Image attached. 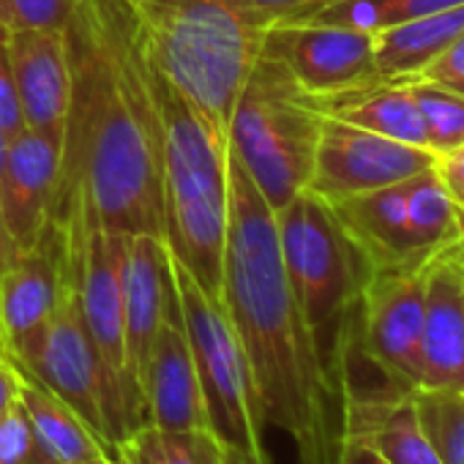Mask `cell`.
<instances>
[{"mask_svg": "<svg viewBox=\"0 0 464 464\" xmlns=\"http://www.w3.org/2000/svg\"><path fill=\"white\" fill-rule=\"evenodd\" d=\"M218 301L246 355L266 426L285 431L298 464H336L339 393L290 287L276 210L229 153V227Z\"/></svg>", "mask_w": 464, "mask_h": 464, "instance_id": "7a4b0ae2", "label": "cell"}, {"mask_svg": "<svg viewBox=\"0 0 464 464\" xmlns=\"http://www.w3.org/2000/svg\"><path fill=\"white\" fill-rule=\"evenodd\" d=\"M464 31V6L396 23L372 36L380 80L418 77Z\"/></svg>", "mask_w": 464, "mask_h": 464, "instance_id": "44dd1931", "label": "cell"}, {"mask_svg": "<svg viewBox=\"0 0 464 464\" xmlns=\"http://www.w3.org/2000/svg\"><path fill=\"white\" fill-rule=\"evenodd\" d=\"M66 42L72 102L58 202L80 197L107 229L161 236L159 121L129 0H77Z\"/></svg>", "mask_w": 464, "mask_h": 464, "instance_id": "6da1fadb", "label": "cell"}, {"mask_svg": "<svg viewBox=\"0 0 464 464\" xmlns=\"http://www.w3.org/2000/svg\"><path fill=\"white\" fill-rule=\"evenodd\" d=\"M317 112L358 129L426 148V129L407 80H372L339 93L309 96Z\"/></svg>", "mask_w": 464, "mask_h": 464, "instance_id": "ffe728a7", "label": "cell"}, {"mask_svg": "<svg viewBox=\"0 0 464 464\" xmlns=\"http://www.w3.org/2000/svg\"><path fill=\"white\" fill-rule=\"evenodd\" d=\"M0 464H53L39 448L34 426L20 404L0 415Z\"/></svg>", "mask_w": 464, "mask_h": 464, "instance_id": "484cf974", "label": "cell"}, {"mask_svg": "<svg viewBox=\"0 0 464 464\" xmlns=\"http://www.w3.org/2000/svg\"><path fill=\"white\" fill-rule=\"evenodd\" d=\"M69 290L63 238L58 221L34 244L20 252L9 268L0 271V331L4 350L20 347L36 331H42L61 309Z\"/></svg>", "mask_w": 464, "mask_h": 464, "instance_id": "9a60e30c", "label": "cell"}, {"mask_svg": "<svg viewBox=\"0 0 464 464\" xmlns=\"http://www.w3.org/2000/svg\"><path fill=\"white\" fill-rule=\"evenodd\" d=\"M420 423L442 464H464V391H415Z\"/></svg>", "mask_w": 464, "mask_h": 464, "instance_id": "d4e9b609", "label": "cell"}, {"mask_svg": "<svg viewBox=\"0 0 464 464\" xmlns=\"http://www.w3.org/2000/svg\"><path fill=\"white\" fill-rule=\"evenodd\" d=\"M0 350H4V331H0Z\"/></svg>", "mask_w": 464, "mask_h": 464, "instance_id": "ab89813d", "label": "cell"}, {"mask_svg": "<svg viewBox=\"0 0 464 464\" xmlns=\"http://www.w3.org/2000/svg\"><path fill=\"white\" fill-rule=\"evenodd\" d=\"M415 391H464V268L453 246L429 266Z\"/></svg>", "mask_w": 464, "mask_h": 464, "instance_id": "2e32d148", "label": "cell"}, {"mask_svg": "<svg viewBox=\"0 0 464 464\" xmlns=\"http://www.w3.org/2000/svg\"><path fill=\"white\" fill-rule=\"evenodd\" d=\"M23 129H25V118H23V107L17 99V88H14V77H12V66L6 55V42H0V142L6 145Z\"/></svg>", "mask_w": 464, "mask_h": 464, "instance_id": "83f0119b", "label": "cell"}, {"mask_svg": "<svg viewBox=\"0 0 464 464\" xmlns=\"http://www.w3.org/2000/svg\"><path fill=\"white\" fill-rule=\"evenodd\" d=\"M453 257H456V263L464 268V238H461L459 244H453Z\"/></svg>", "mask_w": 464, "mask_h": 464, "instance_id": "74e56055", "label": "cell"}, {"mask_svg": "<svg viewBox=\"0 0 464 464\" xmlns=\"http://www.w3.org/2000/svg\"><path fill=\"white\" fill-rule=\"evenodd\" d=\"M263 53L279 61L306 96H328L377 80L372 36L342 25L312 20L271 25Z\"/></svg>", "mask_w": 464, "mask_h": 464, "instance_id": "4fadbf2b", "label": "cell"}, {"mask_svg": "<svg viewBox=\"0 0 464 464\" xmlns=\"http://www.w3.org/2000/svg\"><path fill=\"white\" fill-rule=\"evenodd\" d=\"M148 82L159 121L161 238L169 257L218 298L229 227V148L150 63Z\"/></svg>", "mask_w": 464, "mask_h": 464, "instance_id": "277c9868", "label": "cell"}, {"mask_svg": "<svg viewBox=\"0 0 464 464\" xmlns=\"http://www.w3.org/2000/svg\"><path fill=\"white\" fill-rule=\"evenodd\" d=\"M85 464H123V461H121V459L115 461V459H112L110 453H102V456H96V459H88Z\"/></svg>", "mask_w": 464, "mask_h": 464, "instance_id": "8d00e7d4", "label": "cell"}, {"mask_svg": "<svg viewBox=\"0 0 464 464\" xmlns=\"http://www.w3.org/2000/svg\"><path fill=\"white\" fill-rule=\"evenodd\" d=\"M6 36H9V28L0 23V42H6Z\"/></svg>", "mask_w": 464, "mask_h": 464, "instance_id": "f35d334b", "label": "cell"}, {"mask_svg": "<svg viewBox=\"0 0 464 464\" xmlns=\"http://www.w3.org/2000/svg\"><path fill=\"white\" fill-rule=\"evenodd\" d=\"M434 172H437L445 194L450 197V202L459 210H464V145H459L448 153H440L434 161Z\"/></svg>", "mask_w": 464, "mask_h": 464, "instance_id": "1f68e13d", "label": "cell"}, {"mask_svg": "<svg viewBox=\"0 0 464 464\" xmlns=\"http://www.w3.org/2000/svg\"><path fill=\"white\" fill-rule=\"evenodd\" d=\"M9 355L28 380L69 404L110 450L123 442L110 382L85 328L72 282L55 317L20 347L9 350Z\"/></svg>", "mask_w": 464, "mask_h": 464, "instance_id": "8fae6325", "label": "cell"}, {"mask_svg": "<svg viewBox=\"0 0 464 464\" xmlns=\"http://www.w3.org/2000/svg\"><path fill=\"white\" fill-rule=\"evenodd\" d=\"M63 263L91 342L104 366L123 440L145 423L142 396L129 374L123 325V252L129 232L107 229L80 197L58 202ZM121 445V442H118Z\"/></svg>", "mask_w": 464, "mask_h": 464, "instance_id": "52a82bcc", "label": "cell"}, {"mask_svg": "<svg viewBox=\"0 0 464 464\" xmlns=\"http://www.w3.org/2000/svg\"><path fill=\"white\" fill-rule=\"evenodd\" d=\"M336 464H385V461L377 456V450L366 442L363 434H358L355 429H342Z\"/></svg>", "mask_w": 464, "mask_h": 464, "instance_id": "d6a6232c", "label": "cell"}, {"mask_svg": "<svg viewBox=\"0 0 464 464\" xmlns=\"http://www.w3.org/2000/svg\"><path fill=\"white\" fill-rule=\"evenodd\" d=\"M0 156H4V142H0ZM14 257H17V255H14V246H12V241H9V236H6L4 216H0V271L9 268Z\"/></svg>", "mask_w": 464, "mask_h": 464, "instance_id": "d590c367", "label": "cell"}, {"mask_svg": "<svg viewBox=\"0 0 464 464\" xmlns=\"http://www.w3.org/2000/svg\"><path fill=\"white\" fill-rule=\"evenodd\" d=\"M112 450L123 464H221L224 442L210 429L167 431L142 423Z\"/></svg>", "mask_w": 464, "mask_h": 464, "instance_id": "603a6c76", "label": "cell"}, {"mask_svg": "<svg viewBox=\"0 0 464 464\" xmlns=\"http://www.w3.org/2000/svg\"><path fill=\"white\" fill-rule=\"evenodd\" d=\"M434 161L437 156L429 148L407 145L323 115L306 188L325 202H336L407 180L431 169Z\"/></svg>", "mask_w": 464, "mask_h": 464, "instance_id": "7c38bea8", "label": "cell"}, {"mask_svg": "<svg viewBox=\"0 0 464 464\" xmlns=\"http://www.w3.org/2000/svg\"><path fill=\"white\" fill-rule=\"evenodd\" d=\"M429 266L431 260L369 271L336 363L350 358L372 372L366 382L415 391Z\"/></svg>", "mask_w": 464, "mask_h": 464, "instance_id": "30bf717a", "label": "cell"}, {"mask_svg": "<svg viewBox=\"0 0 464 464\" xmlns=\"http://www.w3.org/2000/svg\"><path fill=\"white\" fill-rule=\"evenodd\" d=\"M426 129V148L440 156L464 145V96L429 80H407Z\"/></svg>", "mask_w": 464, "mask_h": 464, "instance_id": "cb8c5ba5", "label": "cell"}, {"mask_svg": "<svg viewBox=\"0 0 464 464\" xmlns=\"http://www.w3.org/2000/svg\"><path fill=\"white\" fill-rule=\"evenodd\" d=\"M380 6H382V23L388 28L396 23H407V20H418V17L464 6V0H380Z\"/></svg>", "mask_w": 464, "mask_h": 464, "instance_id": "4dcf8cb0", "label": "cell"}, {"mask_svg": "<svg viewBox=\"0 0 464 464\" xmlns=\"http://www.w3.org/2000/svg\"><path fill=\"white\" fill-rule=\"evenodd\" d=\"M323 115L285 66L260 50L227 126V148L279 210L306 191Z\"/></svg>", "mask_w": 464, "mask_h": 464, "instance_id": "5b68a950", "label": "cell"}, {"mask_svg": "<svg viewBox=\"0 0 464 464\" xmlns=\"http://www.w3.org/2000/svg\"><path fill=\"white\" fill-rule=\"evenodd\" d=\"M418 80H429L464 96V31L418 74Z\"/></svg>", "mask_w": 464, "mask_h": 464, "instance_id": "f1b7e54d", "label": "cell"}, {"mask_svg": "<svg viewBox=\"0 0 464 464\" xmlns=\"http://www.w3.org/2000/svg\"><path fill=\"white\" fill-rule=\"evenodd\" d=\"M63 175V131L23 129L0 156V216L14 255L39 244L55 221Z\"/></svg>", "mask_w": 464, "mask_h": 464, "instance_id": "5bb4252c", "label": "cell"}, {"mask_svg": "<svg viewBox=\"0 0 464 464\" xmlns=\"http://www.w3.org/2000/svg\"><path fill=\"white\" fill-rule=\"evenodd\" d=\"M140 396L145 404V423L156 429H208L205 399L180 323L178 298L148 353L140 377Z\"/></svg>", "mask_w": 464, "mask_h": 464, "instance_id": "d6986e66", "label": "cell"}, {"mask_svg": "<svg viewBox=\"0 0 464 464\" xmlns=\"http://www.w3.org/2000/svg\"><path fill=\"white\" fill-rule=\"evenodd\" d=\"M6 55L28 129L63 131L72 102V63L66 31L12 28Z\"/></svg>", "mask_w": 464, "mask_h": 464, "instance_id": "ac0fdd59", "label": "cell"}, {"mask_svg": "<svg viewBox=\"0 0 464 464\" xmlns=\"http://www.w3.org/2000/svg\"><path fill=\"white\" fill-rule=\"evenodd\" d=\"M148 63L227 142L236 99L252 74L266 25L244 0H129Z\"/></svg>", "mask_w": 464, "mask_h": 464, "instance_id": "3957f363", "label": "cell"}, {"mask_svg": "<svg viewBox=\"0 0 464 464\" xmlns=\"http://www.w3.org/2000/svg\"><path fill=\"white\" fill-rule=\"evenodd\" d=\"M172 282L205 399L208 429L229 448H238L255 459L271 456L263 440L266 423L257 407L255 380L221 301L210 298L175 260Z\"/></svg>", "mask_w": 464, "mask_h": 464, "instance_id": "9c48e42d", "label": "cell"}, {"mask_svg": "<svg viewBox=\"0 0 464 464\" xmlns=\"http://www.w3.org/2000/svg\"><path fill=\"white\" fill-rule=\"evenodd\" d=\"M23 380H25V374L12 361V355L6 350H0V415H6L9 410H14L20 404Z\"/></svg>", "mask_w": 464, "mask_h": 464, "instance_id": "836d02e7", "label": "cell"}, {"mask_svg": "<svg viewBox=\"0 0 464 464\" xmlns=\"http://www.w3.org/2000/svg\"><path fill=\"white\" fill-rule=\"evenodd\" d=\"M20 407L34 426L39 448L53 464H85L110 450L69 404L28 377L23 380Z\"/></svg>", "mask_w": 464, "mask_h": 464, "instance_id": "7402d4cb", "label": "cell"}, {"mask_svg": "<svg viewBox=\"0 0 464 464\" xmlns=\"http://www.w3.org/2000/svg\"><path fill=\"white\" fill-rule=\"evenodd\" d=\"M328 0H244V6L266 25H279V23H298L314 14Z\"/></svg>", "mask_w": 464, "mask_h": 464, "instance_id": "f546056e", "label": "cell"}, {"mask_svg": "<svg viewBox=\"0 0 464 464\" xmlns=\"http://www.w3.org/2000/svg\"><path fill=\"white\" fill-rule=\"evenodd\" d=\"M77 0H6L12 28H47L66 31L74 17Z\"/></svg>", "mask_w": 464, "mask_h": 464, "instance_id": "4316f807", "label": "cell"}, {"mask_svg": "<svg viewBox=\"0 0 464 464\" xmlns=\"http://www.w3.org/2000/svg\"><path fill=\"white\" fill-rule=\"evenodd\" d=\"M221 464H274V461H271V456L255 459V456H249V453H244V450H238V448L224 445V450H221Z\"/></svg>", "mask_w": 464, "mask_h": 464, "instance_id": "e575fe53", "label": "cell"}, {"mask_svg": "<svg viewBox=\"0 0 464 464\" xmlns=\"http://www.w3.org/2000/svg\"><path fill=\"white\" fill-rule=\"evenodd\" d=\"M276 232L290 287L334 377L369 268L331 205L309 188L276 210Z\"/></svg>", "mask_w": 464, "mask_h": 464, "instance_id": "8992f818", "label": "cell"}, {"mask_svg": "<svg viewBox=\"0 0 464 464\" xmlns=\"http://www.w3.org/2000/svg\"><path fill=\"white\" fill-rule=\"evenodd\" d=\"M328 205L369 271L434 260L464 238L461 213L434 167Z\"/></svg>", "mask_w": 464, "mask_h": 464, "instance_id": "ba28073f", "label": "cell"}, {"mask_svg": "<svg viewBox=\"0 0 464 464\" xmlns=\"http://www.w3.org/2000/svg\"><path fill=\"white\" fill-rule=\"evenodd\" d=\"M172 306L175 282L164 238L153 236V232H131V236H126L123 252V325L129 374L137 391L153 339Z\"/></svg>", "mask_w": 464, "mask_h": 464, "instance_id": "e0dca14e", "label": "cell"}]
</instances>
